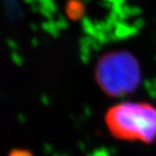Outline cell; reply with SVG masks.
<instances>
[{
	"label": "cell",
	"mask_w": 156,
	"mask_h": 156,
	"mask_svg": "<svg viewBox=\"0 0 156 156\" xmlns=\"http://www.w3.org/2000/svg\"><path fill=\"white\" fill-rule=\"evenodd\" d=\"M105 122L113 137L151 144L156 140V106L145 102H121L111 106Z\"/></svg>",
	"instance_id": "1"
},
{
	"label": "cell",
	"mask_w": 156,
	"mask_h": 156,
	"mask_svg": "<svg viewBox=\"0 0 156 156\" xmlns=\"http://www.w3.org/2000/svg\"><path fill=\"white\" fill-rule=\"evenodd\" d=\"M94 78L100 90L107 96L123 97L139 87L141 66L136 55L129 51H109L98 59Z\"/></svg>",
	"instance_id": "2"
},
{
	"label": "cell",
	"mask_w": 156,
	"mask_h": 156,
	"mask_svg": "<svg viewBox=\"0 0 156 156\" xmlns=\"http://www.w3.org/2000/svg\"><path fill=\"white\" fill-rule=\"evenodd\" d=\"M83 3L79 0H70L67 5V14L73 19H78L84 13Z\"/></svg>",
	"instance_id": "3"
},
{
	"label": "cell",
	"mask_w": 156,
	"mask_h": 156,
	"mask_svg": "<svg viewBox=\"0 0 156 156\" xmlns=\"http://www.w3.org/2000/svg\"><path fill=\"white\" fill-rule=\"evenodd\" d=\"M9 156H32L31 153L25 150H15L10 152Z\"/></svg>",
	"instance_id": "4"
}]
</instances>
